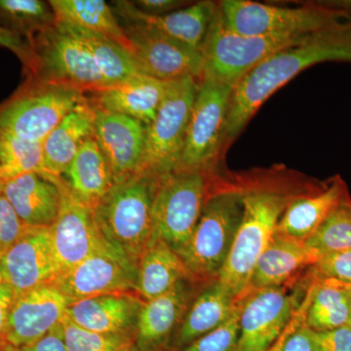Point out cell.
Segmentation results:
<instances>
[{
	"label": "cell",
	"instance_id": "obj_1",
	"mask_svg": "<svg viewBox=\"0 0 351 351\" xmlns=\"http://www.w3.org/2000/svg\"><path fill=\"white\" fill-rule=\"evenodd\" d=\"M332 61L351 63V27L314 34L304 43L278 51L251 69L233 88L226 141L237 137L279 88L309 66Z\"/></svg>",
	"mask_w": 351,
	"mask_h": 351
},
{
	"label": "cell",
	"instance_id": "obj_2",
	"mask_svg": "<svg viewBox=\"0 0 351 351\" xmlns=\"http://www.w3.org/2000/svg\"><path fill=\"white\" fill-rule=\"evenodd\" d=\"M163 179L154 173L140 172L114 182L93 210L108 246L136 269L151 243L154 200Z\"/></svg>",
	"mask_w": 351,
	"mask_h": 351
},
{
	"label": "cell",
	"instance_id": "obj_3",
	"mask_svg": "<svg viewBox=\"0 0 351 351\" xmlns=\"http://www.w3.org/2000/svg\"><path fill=\"white\" fill-rule=\"evenodd\" d=\"M294 195L276 189H243V217L217 278L237 299L248 291L258 258L276 234L279 219Z\"/></svg>",
	"mask_w": 351,
	"mask_h": 351
},
{
	"label": "cell",
	"instance_id": "obj_4",
	"mask_svg": "<svg viewBox=\"0 0 351 351\" xmlns=\"http://www.w3.org/2000/svg\"><path fill=\"white\" fill-rule=\"evenodd\" d=\"M219 6L226 25L243 36L302 38L351 27L350 11L323 4L289 8L251 0H225Z\"/></svg>",
	"mask_w": 351,
	"mask_h": 351
},
{
	"label": "cell",
	"instance_id": "obj_5",
	"mask_svg": "<svg viewBox=\"0 0 351 351\" xmlns=\"http://www.w3.org/2000/svg\"><path fill=\"white\" fill-rule=\"evenodd\" d=\"M243 189L228 186L210 193L186 248L179 254L193 281L218 278L243 217Z\"/></svg>",
	"mask_w": 351,
	"mask_h": 351
},
{
	"label": "cell",
	"instance_id": "obj_6",
	"mask_svg": "<svg viewBox=\"0 0 351 351\" xmlns=\"http://www.w3.org/2000/svg\"><path fill=\"white\" fill-rule=\"evenodd\" d=\"M313 36L265 38L239 34L226 25L218 4L201 46L203 76L235 87L251 69L267 58L278 51L304 43Z\"/></svg>",
	"mask_w": 351,
	"mask_h": 351
},
{
	"label": "cell",
	"instance_id": "obj_7",
	"mask_svg": "<svg viewBox=\"0 0 351 351\" xmlns=\"http://www.w3.org/2000/svg\"><path fill=\"white\" fill-rule=\"evenodd\" d=\"M34 64L29 77L85 93L107 87L89 50L75 34L56 25L32 39Z\"/></svg>",
	"mask_w": 351,
	"mask_h": 351
},
{
	"label": "cell",
	"instance_id": "obj_8",
	"mask_svg": "<svg viewBox=\"0 0 351 351\" xmlns=\"http://www.w3.org/2000/svg\"><path fill=\"white\" fill-rule=\"evenodd\" d=\"M233 86L202 76L175 172H210L226 143Z\"/></svg>",
	"mask_w": 351,
	"mask_h": 351
},
{
	"label": "cell",
	"instance_id": "obj_9",
	"mask_svg": "<svg viewBox=\"0 0 351 351\" xmlns=\"http://www.w3.org/2000/svg\"><path fill=\"white\" fill-rule=\"evenodd\" d=\"M86 101L78 90L29 78L27 86L0 106V134L43 142L69 112Z\"/></svg>",
	"mask_w": 351,
	"mask_h": 351
},
{
	"label": "cell",
	"instance_id": "obj_10",
	"mask_svg": "<svg viewBox=\"0 0 351 351\" xmlns=\"http://www.w3.org/2000/svg\"><path fill=\"white\" fill-rule=\"evenodd\" d=\"M209 173L174 172L164 178L154 200L152 240H162L178 255L186 248L210 193Z\"/></svg>",
	"mask_w": 351,
	"mask_h": 351
},
{
	"label": "cell",
	"instance_id": "obj_11",
	"mask_svg": "<svg viewBox=\"0 0 351 351\" xmlns=\"http://www.w3.org/2000/svg\"><path fill=\"white\" fill-rule=\"evenodd\" d=\"M199 82L189 76L168 82L158 112L147 126L140 172L154 173L160 178L175 172Z\"/></svg>",
	"mask_w": 351,
	"mask_h": 351
},
{
	"label": "cell",
	"instance_id": "obj_12",
	"mask_svg": "<svg viewBox=\"0 0 351 351\" xmlns=\"http://www.w3.org/2000/svg\"><path fill=\"white\" fill-rule=\"evenodd\" d=\"M125 48L138 73L162 82L184 77L201 80L203 58L201 51L173 40L163 34L137 25H122Z\"/></svg>",
	"mask_w": 351,
	"mask_h": 351
},
{
	"label": "cell",
	"instance_id": "obj_13",
	"mask_svg": "<svg viewBox=\"0 0 351 351\" xmlns=\"http://www.w3.org/2000/svg\"><path fill=\"white\" fill-rule=\"evenodd\" d=\"M297 293L281 287L248 290L242 298L240 334L234 351H267L298 311Z\"/></svg>",
	"mask_w": 351,
	"mask_h": 351
},
{
	"label": "cell",
	"instance_id": "obj_14",
	"mask_svg": "<svg viewBox=\"0 0 351 351\" xmlns=\"http://www.w3.org/2000/svg\"><path fill=\"white\" fill-rule=\"evenodd\" d=\"M61 274L50 226H29L19 241L0 258V282L12 289L16 297L51 285Z\"/></svg>",
	"mask_w": 351,
	"mask_h": 351
},
{
	"label": "cell",
	"instance_id": "obj_15",
	"mask_svg": "<svg viewBox=\"0 0 351 351\" xmlns=\"http://www.w3.org/2000/svg\"><path fill=\"white\" fill-rule=\"evenodd\" d=\"M137 269L114 251L101 252L62 272L51 286L69 304L98 295L136 291Z\"/></svg>",
	"mask_w": 351,
	"mask_h": 351
},
{
	"label": "cell",
	"instance_id": "obj_16",
	"mask_svg": "<svg viewBox=\"0 0 351 351\" xmlns=\"http://www.w3.org/2000/svg\"><path fill=\"white\" fill-rule=\"evenodd\" d=\"M62 195L61 208L56 221L50 226V234L55 255L64 272L95 254L112 249L101 237L93 210L71 195L63 178Z\"/></svg>",
	"mask_w": 351,
	"mask_h": 351
},
{
	"label": "cell",
	"instance_id": "obj_17",
	"mask_svg": "<svg viewBox=\"0 0 351 351\" xmlns=\"http://www.w3.org/2000/svg\"><path fill=\"white\" fill-rule=\"evenodd\" d=\"M69 302L56 288L41 286L15 297L5 345L32 346L63 321Z\"/></svg>",
	"mask_w": 351,
	"mask_h": 351
},
{
	"label": "cell",
	"instance_id": "obj_18",
	"mask_svg": "<svg viewBox=\"0 0 351 351\" xmlns=\"http://www.w3.org/2000/svg\"><path fill=\"white\" fill-rule=\"evenodd\" d=\"M145 133L142 122L95 107L94 138L110 163L114 182L140 173Z\"/></svg>",
	"mask_w": 351,
	"mask_h": 351
},
{
	"label": "cell",
	"instance_id": "obj_19",
	"mask_svg": "<svg viewBox=\"0 0 351 351\" xmlns=\"http://www.w3.org/2000/svg\"><path fill=\"white\" fill-rule=\"evenodd\" d=\"M218 4L200 1L164 15H149L136 8L132 1L113 2L112 9L124 25L152 29L173 40L199 50L213 20Z\"/></svg>",
	"mask_w": 351,
	"mask_h": 351
},
{
	"label": "cell",
	"instance_id": "obj_20",
	"mask_svg": "<svg viewBox=\"0 0 351 351\" xmlns=\"http://www.w3.org/2000/svg\"><path fill=\"white\" fill-rule=\"evenodd\" d=\"M196 284L184 279L169 292L143 302L134 332L138 351H157L171 343L196 297Z\"/></svg>",
	"mask_w": 351,
	"mask_h": 351
},
{
	"label": "cell",
	"instance_id": "obj_21",
	"mask_svg": "<svg viewBox=\"0 0 351 351\" xmlns=\"http://www.w3.org/2000/svg\"><path fill=\"white\" fill-rule=\"evenodd\" d=\"M2 193L25 225L49 228L61 208L62 178L29 173L4 182Z\"/></svg>",
	"mask_w": 351,
	"mask_h": 351
},
{
	"label": "cell",
	"instance_id": "obj_22",
	"mask_svg": "<svg viewBox=\"0 0 351 351\" xmlns=\"http://www.w3.org/2000/svg\"><path fill=\"white\" fill-rule=\"evenodd\" d=\"M142 300L129 293L90 298L69 304L66 316L77 326L108 335L135 332Z\"/></svg>",
	"mask_w": 351,
	"mask_h": 351
},
{
	"label": "cell",
	"instance_id": "obj_23",
	"mask_svg": "<svg viewBox=\"0 0 351 351\" xmlns=\"http://www.w3.org/2000/svg\"><path fill=\"white\" fill-rule=\"evenodd\" d=\"M322 256L306 241L276 232L258 258L248 290L287 285L298 272L313 267Z\"/></svg>",
	"mask_w": 351,
	"mask_h": 351
},
{
	"label": "cell",
	"instance_id": "obj_24",
	"mask_svg": "<svg viewBox=\"0 0 351 351\" xmlns=\"http://www.w3.org/2000/svg\"><path fill=\"white\" fill-rule=\"evenodd\" d=\"M348 193L346 182L337 176L313 193L295 195L279 219L276 232L306 241L319 230Z\"/></svg>",
	"mask_w": 351,
	"mask_h": 351
},
{
	"label": "cell",
	"instance_id": "obj_25",
	"mask_svg": "<svg viewBox=\"0 0 351 351\" xmlns=\"http://www.w3.org/2000/svg\"><path fill=\"white\" fill-rule=\"evenodd\" d=\"M168 82L138 73L119 84L96 92L93 105L106 112L138 120L147 126L158 112Z\"/></svg>",
	"mask_w": 351,
	"mask_h": 351
},
{
	"label": "cell",
	"instance_id": "obj_26",
	"mask_svg": "<svg viewBox=\"0 0 351 351\" xmlns=\"http://www.w3.org/2000/svg\"><path fill=\"white\" fill-rule=\"evenodd\" d=\"M95 107L84 101L78 106L43 142V172L50 179L63 177L82 145L94 137Z\"/></svg>",
	"mask_w": 351,
	"mask_h": 351
},
{
	"label": "cell",
	"instance_id": "obj_27",
	"mask_svg": "<svg viewBox=\"0 0 351 351\" xmlns=\"http://www.w3.org/2000/svg\"><path fill=\"white\" fill-rule=\"evenodd\" d=\"M62 178L71 195L92 210L114 184L110 163L94 137L82 145Z\"/></svg>",
	"mask_w": 351,
	"mask_h": 351
},
{
	"label": "cell",
	"instance_id": "obj_28",
	"mask_svg": "<svg viewBox=\"0 0 351 351\" xmlns=\"http://www.w3.org/2000/svg\"><path fill=\"white\" fill-rule=\"evenodd\" d=\"M239 298H234L218 280L208 283L189 306L171 343L176 351L213 331L230 317Z\"/></svg>",
	"mask_w": 351,
	"mask_h": 351
},
{
	"label": "cell",
	"instance_id": "obj_29",
	"mask_svg": "<svg viewBox=\"0 0 351 351\" xmlns=\"http://www.w3.org/2000/svg\"><path fill=\"white\" fill-rule=\"evenodd\" d=\"M184 279L193 280L181 257L162 240H152L138 263L135 292L141 299L160 297Z\"/></svg>",
	"mask_w": 351,
	"mask_h": 351
},
{
	"label": "cell",
	"instance_id": "obj_30",
	"mask_svg": "<svg viewBox=\"0 0 351 351\" xmlns=\"http://www.w3.org/2000/svg\"><path fill=\"white\" fill-rule=\"evenodd\" d=\"M56 23L104 34L125 47L123 27L112 7L104 0H50Z\"/></svg>",
	"mask_w": 351,
	"mask_h": 351
},
{
	"label": "cell",
	"instance_id": "obj_31",
	"mask_svg": "<svg viewBox=\"0 0 351 351\" xmlns=\"http://www.w3.org/2000/svg\"><path fill=\"white\" fill-rule=\"evenodd\" d=\"M311 288L304 323L311 331H329L350 324V298L346 284L311 278Z\"/></svg>",
	"mask_w": 351,
	"mask_h": 351
},
{
	"label": "cell",
	"instance_id": "obj_32",
	"mask_svg": "<svg viewBox=\"0 0 351 351\" xmlns=\"http://www.w3.org/2000/svg\"><path fill=\"white\" fill-rule=\"evenodd\" d=\"M62 25L86 46L107 87L114 86L140 73L130 53L122 44L104 34L71 25Z\"/></svg>",
	"mask_w": 351,
	"mask_h": 351
},
{
	"label": "cell",
	"instance_id": "obj_33",
	"mask_svg": "<svg viewBox=\"0 0 351 351\" xmlns=\"http://www.w3.org/2000/svg\"><path fill=\"white\" fill-rule=\"evenodd\" d=\"M0 24L31 43L36 34L56 25V17L49 2L0 0Z\"/></svg>",
	"mask_w": 351,
	"mask_h": 351
},
{
	"label": "cell",
	"instance_id": "obj_34",
	"mask_svg": "<svg viewBox=\"0 0 351 351\" xmlns=\"http://www.w3.org/2000/svg\"><path fill=\"white\" fill-rule=\"evenodd\" d=\"M43 172V142L0 134V182Z\"/></svg>",
	"mask_w": 351,
	"mask_h": 351
},
{
	"label": "cell",
	"instance_id": "obj_35",
	"mask_svg": "<svg viewBox=\"0 0 351 351\" xmlns=\"http://www.w3.org/2000/svg\"><path fill=\"white\" fill-rule=\"evenodd\" d=\"M306 243L322 255L332 252L351 250V197L346 193Z\"/></svg>",
	"mask_w": 351,
	"mask_h": 351
},
{
	"label": "cell",
	"instance_id": "obj_36",
	"mask_svg": "<svg viewBox=\"0 0 351 351\" xmlns=\"http://www.w3.org/2000/svg\"><path fill=\"white\" fill-rule=\"evenodd\" d=\"M60 326L66 351H119L134 337V334L108 335L89 331L77 326L66 316Z\"/></svg>",
	"mask_w": 351,
	"mask_h": 351
},
{
	"label": "cell",
	"instance_id": "obj_37",
	"mask_svg": "<svg viewBox=\"0 0 351 351\" xmlns=\"http://www.w3.org/2000/svg\"><path fill=\"white\" fill-rule=\"evenodd\" d=\"M242 298L243 295L239 297L230 317L223 324L177 351H234L240 334Z\"/></svg>",
	"mask_w": 351,
	"mask_h": 351
},
{
	"label": "cell",
	"instance_id": "obj_38",
	"mask_svg": "<svg viewBox=\"0 0 351 351\" xmlns=\"http://www.w3.org/2000/svg\"><path fill=\"white\" fill-rule=\"evenodd\" d=\"M311 269V278L332 279L351 285V250L325 254Z\"/></svg>",
	"mask_w": 351,
	"mask_h": 351
},
{
	"label": "cell",
	"instance_id": "obj_39",
	"mask_svg": "<svg viewBox=\"0 0 351 351\" xmlns=\"http://www.w3.org/2000/svg\"><path fill=\"white\" fill-rule=\"evenodd\" d=\"M29 226L23 223L8 199L0 193V258L19 241Z\"/></svg>",
	"mask_w": 351,
	"mask_h": 351
},
{
	"label": "cell",
	"instance_id": "obj_40",
	"mask_svg": "<svg viewBox=\"0 0 351 351\" xmlns=\"http://www.w3.org/2000/svg\"><path fill=\"white\" fill-rule=\"evenodd\" d=\"M309 332L314 351H351L350 324L329 331Z\"/></svg>",
	"mask_w": 351,
	"mask_h": 351
},
{
	"label": "cell",
	"instance_id": "obj_41",
	"mask_svg": "<svg viewBox=\"0 0 351 351\" xmlns=\"http://www.w3.org/2000/svg\"><path fill=\"white\" fill-rule=\"evenodd\" d=\"M0 47L6 48L14 53L21 62L27 75L32 73L34 64V54L31 43L20 34L11 31L8 27L0 24Z\"/></svg>",
	"mask_w": 351,
	"mask_h": 351
},
{
	"label": "cell",
	"instance_id": "obj_42",
	"mask_svg": "<svg viewBox=\"0 0 351 351\" xmlns=\"http://www.w3.org/2000/svg\"><path fill=\"white\" fill-rule=\"evenodd\" d=\"M136 8L149 15H164L179 10L186 2L179 0H137L132 1Z\"/></svg>",
	"mask_w": 351,
	"mask_h": 351
},
{
	"label": "cell",
	"instance_id": "obj_43",
	"mask_svg": "<svg viewBox=\"0 0 351 351\" xmlns=\"http://www.w3.org/2000/svg\"><path fill=\"white\" fill-rule=\"evenodd\" d=\"M311 289L309 286L308 291L306 292V298H304V302H302L298 311H295L294 316L291 319L290 323L285 328V330L282 332L278 339H276V343H274L267 351H283L284 345H285L286 341H287L288 337L292 334L293 332L297 329L302 322H304V318H306V313L307 306H308L309 299H311Z\"/></svg>",
	"mask_w": 351,
	"mask_h": 351
},
{
	"label": "cell",
	"instance_id": "obj_44",
	"mask_svg": "<svg viewBox=\"0 0 351 351\" xmlns=\"http://www.w3.org/2000/svg\"><path fill=\"white\" fill-rule=\"evenodd\" d=\"M15 297L12 289L0 282V348L5 345L7 322Z\"/></svg>",
	"mask_w": 351,
	"mask_h": 351
},
{
	"label": "cell",
	"instance_id": "obj_45",
	"mask_svg": "<svg viewBox=\"0 0 351 351\" xmlns=\"http://www.w3.org/2000/svg\"><path fill=\"white\" fill-rule=\"evenodd\" d=\"M283 351H314L311 343V332L306 323L302 322L290 336L288 337Z\"/></svg>",
	"mask_w": 351,
	"mask_h": 351
},
{
	"label": "cell",
	"instance_id": "obj_46",
	"mask_svg": "<svg viewBox=\"0 0 351 351\" xmlns=\"http://www.w3.org/2000/svg\"><path fill=\"white\" fill-rule=\"evenodd\" d=\"M60 324L38 341L36 345L32 346L34 351H66Z\"/></svg>",
	"mask_w": 351,
	"mask_h": 351
},
{
	"label": "cell",
	"instance_id": "obj_47",
	"mask_svg": "<svg viewBox=\"0 0 351 351\" xmlns=\"http://www.w3.org/2000/svg\"><path fill=\"white\" fill-rule=\"evenodd\" d=\"M0 351H34L32 346H12L10 345H4L0 348Z\"/></svg>",
	"mask_w": 351,
	"mask_h": 351
},
{
	"label": "cell",
	"instance_id": "obj_48",
	"mask_svg": "<svg viewBox=\"0 0 351 351\" xmlns=\"http://www.w3.org/2000/svg\"><path fill=\"white\" fill-rule=\"evenodd\" d=\"M119 351H138L137 346L135 345V339H134V337L129 339L126 343H124Z\"/></svg>",
	"mask_w": 351,
	"mask_h": 351
},
{
	"label": "cell",
	"instance_id": "obj_49",
	"mask_svg": "<svg viewBox=\"0 0 351 351\" xmlns=\"http://www.w3.org/2000/svg\"><path fill=\"white\" fill-rule=\"evenodd\" d=\"M345 284V283H343ZM346 288H348V292H350V325H351V285L350 284H346Z\"/></svg>",
	"mask_w": 351,
	"mask_h": 351
},
{
	"label": "cell",
	"instance_id": "obj_50",
	"mask_svg": "<svg viewBox=\"0 0 351 351\" xmlns=\"http://www.w3.org/2000/svg\"><path fill=\"white\" fill-rule=\"evenodd\" d=\"M2 188H3V184H2L1 182H0V193H1Z\"/></svg>",
	"mask_w": 351,
	"mask_h": 351
}]
</instances>
